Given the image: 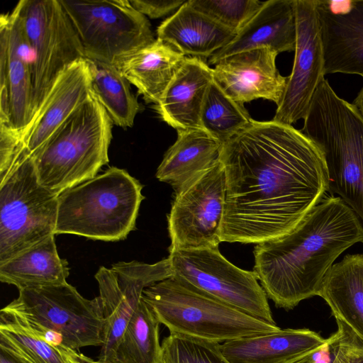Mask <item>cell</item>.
Wrapping results in <instances>:
<instances>
[{
    "instance_id": "484cf974",
    "label": "cell",
    "mask_w": 363,
    "mask_h": 363,
    "mask_svg": "<svg viewBox=\"0 0 363 363\" xmlns=\"http://www.w3.org/2000/svg\"><path fill=\"white\" fill-rule=\"evenodd\" d=\"M55 235L1 263V281L18 289L67 282L68 262L59 256Z\"/></svg>"
},
{
    "instance_id": "ac0fdd59",
    "label": "cell",
    "mask_w": 363,
    "mask_h": 363,
    "mask_svg": "<svg viewBox=\"0 0 363 363\" xmlns=\"http://www.w3.org/2000/svg\"><path fill=\"white\" fill-rule=\"evenodd\" d=\"M91 93V74L84 58L68 67L55 82L21 137L19 155H32Z\"/></svg>"
},
{
    "instance_id": "3957f363",
    "label": "cell",
    "mask_w": 363,
    "mask_h": 363,
    "mask_svg": "<svg viewBox=\"0 0 363 363\" xmlns=\"http://www.w3.org/2000/svg\"><path fill=\"white\" fill-rule=\"evenodd\" d=\"M303 120L302 132L323 155L328 191L337 194L363 224V115L324 79Z\"/></svg>"
},
{
    "instance_id": "7a4b0ae2",
    "label": "cell",
    "mask_w": 363,
    "mask_h": 363,
    "mask_svg": "<svg viewBox=\"0 0 363 363\" xmlns=\"http://www.w3.org/2000/svg\"><path fill=\"white\" fill-rule=\"evenodd\" d=\"M363 243V224L338 196L324 197L289 233L257 244L254 272L277 308L319 296L336 259Z\"/></svg>"
},
{
    "instance_id": "9a60e30c",
    "label": "cell",
    "mask_w": 363,
    "mask_h": 363,
    "mask_svg": "<svg viewBox=\"0 0 363 363\" xmlns=\"http://www.w3.org/2000/svg\"><path fill=\"white\" fill-rule=\"evenodd\" d=\"M1 16L7 29L0 26V118L21 140L32 120V52L16 11Z\"/></svg>"
},
{
    "instance_id": "7c38bea8",
    "label": "cell",
    "mask_w": 363,
    "mask_h": 363,
    "mask_svg": "<svg viewBox=\"0 0 363 363\" xmlns=\"http://www.w3.org/2000/svg\"><path fill=\"white\" fill-rule=\"evenodd\" d=\"M225 199L226 177L220 161L174 192L167 216L169 252L218 247Z\"/></svg>"
},
{
    "instance_id": "30bf717a",
    "label": "cell",
    "mask_w": 363,
    "mask_h": 363,
    "mask_svg": "<svg viewBox=\"0 0 363 363\" xmlns=\"http://www.w3.org/2000/svg\"><path fill=\"white\" fill-rule=\"evenodd\" d=\"M14 9L32 52L33 119L60 74L84 54L60 0H21Z\"/></svg>"
},
{
    "instance_id": "8d00e7d4",
    "label": "cell",
    "mask_w": 363,
    "mask_h": 363,
    "mask_svg": "<svg viewBox=\"0 0 363 363\" xmlns=\"http://www.w3.org/2000/svg\"><path fill=\"white\" fill-rule=\"evenodd\" d=\"M363 115V87L358 94L353 104Z\"/></svg>"
},
{
    "instance_id": "d590c367",
    "label": "cell",
    "mask_w": 363,
    "mask_h": 363,
    "mask_svg": "<svg viewBox=\"0 0 363 363\" xmlns=\"http://www.w3.org/2000/svg\"><path fill=\"white\" fill-rule=\"evenodd\" d=\"M0 363H26L11 352L0 346Z\"/></svg>"
},
{
    "instance_id": "d6986e66",
    "label": "cell",
    "mask_w": 363,
    "mask_h": 363,
    "mask_svg": "<svg viewBox=\"0 0 363 363\" xmlns=\"http://www.w3.org/2000/svg\"><path fill=\"white\" fill-rule=\"evenodd\" d=\"M296 41L294 0L265 1L231 43L208 58V64L215 65L225 57L255 48H269L278 54L294 51Z\"/></svg>"
},
{
    "instance_id": "f1b7e54d",
    "label": "cell",
    "mask_w": 363,
    "mask_h": 363,
    "mask_svg": "<svg viewBox=\"0 0 363 363\" xmlns=\"http://www.w3.org/2000/svg\"><path fill=\"white\" fill-rule=\"evenodd\" d=\"M160 325L142 298L116 347L112 363H160Z\"/></svg>"
},
{
    "instance_id": "1f68e13d",
    "label": "cell",
    "mask_w": 363,
    "mask_h": 363,
    "mask_svg": "<svg viewBox=\"0 0 363 363\" xmlns=\"http://www.w3.org/2000/svg\"><path fill=\"white\" fill-rule=\"evenodd\" d=\"M190 6L236 35L264 4L258 0H189Z\"/></svg>"
},
{
    "instance_id": "83f0119b",
    "label": "cell",
    "mask_w": 363,
    "mask_h": 363,
    "mask_svg": "<svg viewBox=\"0 0 363 363\" xmlns=\"http://www.w3.org/2000/svg\"><path fill=\"white\" fill-rule=\"evenodd\" d=\"M0 346L26 363H82L80 353L46 341L15 320L0 315Z\"/></svg>"
},
{
    "instance_id": "e575fe53",
    "label": "cell",
    "mask_w": 363,
    "mask_h": 363,
    "mask_svg": "<svg viewBox=\"0 0 363 363\" xmlns=\"http://www.w3.org/2000/svg\"><path fill=\"white\" fill-rule=\"evenodd\" d=\"M333 335L322 346L288 363H330L333 357Z\"/></svg>"
},
{
    "instance_id": "2e32d148",
    "label": "cell",
    "mask_w": 363,
    "mask_h": 363,
    "mask_svg": "<svg viewBox=\"0 0 363 363\" xmlns=\"http://www.w3.org/2000/svg\"><path fill=\"white\" fill-rule=\"evenodd\" d=\"M277 55L269 48H260L225 57L212 68L213 80L230 98L240 104L263 99L278 106L287 77L281 75L277 67Z\"/></svg>"
},
{
    "instance_id": "e0dca14e",
    "label": "cell",
    "mask_w": 363,
    "mask_h": 363,
    "mask_svg": "<svg viewBox=\"0 0 363 363\" xmlns=\"http://www.w3.org/2000/svg\"><path fill=\"white\" fill-rule=\"evenodd\" d=\"M325 74L363 77V0H316Z\"/></svg>"
},
{
    "instance_id": "836d02e7",
    "label": "cell",
    "mask_w": 363,
    "mask_h": 363,
    "mask_svg": "<svg viewBox=\"0 0 363 363\" xmlns=\"http://www.w3.org/2000/svg\"><path fill=\"white\" fill-rule=\"evenodd\" d=\"M140 13L150 18H159L178 10L186 1L184 0H129Z\"/></svg>"
},
{
    "instance_id": "4316f807",
    "label": "cell",
    "mask_w": 363,
    "mask_h": 363,
    "mask_svg": "<svg viewBox=\"0 0 363 363\" xmlns=\"http://www.w3.org/2000/svg\"><path fill=\"white\" fill-rule=\"evenodd\" d=\"M84 59L91 74V90L113 123L123 128L133 126L140 106L130 82L116 66Z\"/></svg>"
},
{
    "instance_id": "ba28073f",
    "label": "cell",
    "mask_w": 363,
    "mask_h": 363,
    "mask_svg": "<svg viewBox=\"0 0 363 363\" xmlns=\"http://www.w3.org/2000/svg\"><path fill=\"white\" fill-rule=\"evenodd\" d=\"M58 194L38 181L33 157L21 155L0 182V264L55 235Z\"/></svg>"
},
{
    "instance_id": "603a6c76",
    "label": "cell",
    "mask_w": 363,
    "mask_h": 363,
    "mask_svg": "<svg viewBox=\"0 0 363 363\" xmlns=\"http://www.w3.org/2000/svg\"><path fill=\"white\" fill-rule=\"evenodd\" d=\"M222 148L223 143L203 129L178 130L177 138L164 154L156 177L170 184L176 192L218 164Z\"/></svg>"
},
{
    "instance_id": "44dd1931",
    "label": "cell",
    "mask_w": 363,
    "mask_h": 363,
    "mask_svg": "<svg viewBox=\"0 0 363 363\" xmlns=\"http://www.w3.org/2000/svg\"><path fill=\"white\" fill-rule=\"evenodd\" d=\"M157 35L185 56L204 60L230 43L236 33L186 1L158 26Z\"/></svg>"
},
{
    "instance_id": "4dcf8cb0",
    "label": "cell",
    "mask_w": 363,
    "mask_h": 363,
    "mask_svg": "<svg viewBox=\"0 0 363 363\" xmlns=\"http://www.w3.org/2000/svg\"><path fill=\"white\" fill-rule=\"evenodd\" d=\"M161 346L160 363H230L218 342L169 333Z\"/></svg>"
},
{
    "instance_id": "d4e9b609",
    "label": "cell",
    "mask_w": 363,
    "mask_h": 363,
    "mask_svg": "<svg viewBox=\"0 0 363 363\" xmlns=\"http://www.w3.org/2000/svg\"><path fill=\"white\" fill-rule=\"evenodd\" d=\"M319 296L335 319L363 340V253L347 255L335 263L324 279Z\"/></svg>"
},
{
    "instance_id": "7402d4cb",
    "label": "cell",
    "mask_w": 363,
    "mask_h": 363,
    "mask_svg": "<svg viewBox=\"0 0 363 363\" xmlns=\"http://www.w3.org/2000/svg\"><path fill=\"white\" fill-rule=\"evenodd\" d=\"M328 340L309 329L278 331L220 344L230 363H288L324 345Z\"/></svg>"
},
{
    "instance_id": "8992f818",
    "label": "cell",
    "mask_w": 363,
    "mask_h": 363,
    "mask_svg": "<svg viewBox=\"0 0 363 363\" xmlns=\"http://www.w3.org/2000/svg\"><path fill=\"white\" fill-rule=\"evenodd\" d=\"M143 299L170 333L220 344L281 329L174 276L145 288Z\"/></svg>"
},
{
    "instance_id": "4fadbf2b",
    "label": "cell",
    "mask_w": 363,
    "mask_h": 363,
    "mask_svg": "<svg viewBox=\"0 0 363 363\" xmlns=\"http://www.w3.org/2000/svg\"><path fill=\"white\" fill-rule=\"evenodd\" d=\"M172 275L168 257L155 264L120 262L110 269H99L95 278L104 326L98 360L113 362L116 347L142 301L144 289Z\"/></svg>"
},
{
    "instance_id": "52a82bcc",
    "label": "cell",
    "mask_w": 363,
    "mask_h": 363,
    "mask_svg": "<svg viewBox=\"0 0 363 363\" xmlns=\"http://www.w3.org/2000/svg\"><path fill=\"white\" fill-rule=\"evenodd\" d=\"M1 314L38 335L51 332L74 350L101 346L104 319L99 297L87 299L67 282L18 289Z\"/></svg>"
},
{
    "instance_id": "cb8c5ba5",
    "label": "cell",
    "mask_w": 363,
    "mask_h": 363,
    "mask_svg": "<svg viewBox=\"0 0 363 363\" xmlns=\"http://www.w3.org/2000/svg\"><path fill=\"white\" fill-rule=\"evenodd\" d=\"M186 56L157 38L126 57L116 67L137 87L147 103L156 104L183 65Z\"/></svg>"
},
{
    "instance_id": "5b68a950",
    "label": "cell",
    "mask_w": 363,
    "mask_h": 363,
    "mask_svg": "<svg viewBox=\"0 0 363 363\" xmlns=\"http://www.w3.org/2000/svg\"><path fill=\"white\" fill-rule=\"evenodd\" d=\"M143 185L116 167L58 195L55 235L102 241L126 238L135 228Z\"/></svg>"
},
{
    "instance_id": "9c48e42d",
    "label": "cell",
    "mask_w": 363,
    "mask_h": 363,
    "mask_svg": "<svg viewBox=\"0 0 363 363\" xmlns=\"http://www.w3.org/2000/svg\"><path fill=\"white\" fill-rule=\"evenodd\" d=\"M84 58L116 66L156 39L148 19L129 0H60Z\"/></svg>"
},
{
    "instance_id": "8fae6325",
    "label": "cell",
    "mask_w": 363,
    "mask_h": 363,
    "mask_svg": "<svg viewBox=\"0 0 363 363\" xmlns=\"http://www.w3.org/2000/svg\"><path fill=\"white\" fill-rule=\"evenodd\" d=\"M168 258L172 276L246 314L276 324L255 272L230 262L218 247L177 250L169 252Z\"/></svg>"
},
{
    "instance_id": "277c9868",
    "label": "cell",
    "mask_w": 363,
    "mask_h": 363,
    "mask_svg": "<svg viewBox=\"0 0 363 363\" xmlns=\"http://www.w3.org/2000/svg\"><path fill=\"white\" fill-rule=\"evenodd\" d=\"M113 124L91 90L87 99L30 155L40 184L59 195L95 177L108 163Z\"/></svg>"
},
{
    "instance_id": "ffe728a7",
    "label": "cell",
    "mask_w": 363,
    "mask_h": 363,
    "mask_svg": "<svg viewBox=\"0 0 363 363\" xmlns=\"http://www.w3.org/2000/svg\"><path fill=\"white\" fill-rule=\"evenodd\" d=\"M213 80L205 60L186 57L155 108L163 121L178 130L202 129L201 113Z\"/></svg>"
},
{
    "instance_id": "6da1fadb",
    "label": "cell",
    "mask_w": 363,
    "mask_h": 363,
    "mask_svg": "<svg viewBox=\"0 0 363 363\" xmlns=\"http://www.w3.org/2000/svg\"><path fill=\"white\" fill-rule=\"evenodd\" d=\"M226 199L220 242L259 244L291 232L328 191L319 147L302 130L252 122L223 144Z\"/></svg>"
},
{
    "instance_id": "5bb4252c",
    "label": "cell",
    "mask_w": 363,
    "mask_h": 363,
    "mask_svg": "<svg viewBox=\"0 0 363 363\" xmlns=\"http://www.w3.org/2000/svg\"><path fill=\"white\" fill-rule=\"evenodd\" d=\"M296 41L294 65L274 121L291 125L304 119L325 79V63L316 0H294Z\"/></svg>"
},
{
    "instance_id": "74e56055",
    "label": "cell",
    "mask_w": 363,
    "mask_h": 363,
    "mask_svg": "<svg viewBox=\"0 0 363 363\" xmlns=\"http://www.w3.org/2000/svg\"><path fill=\"white\" fill-rule=\"evenodd\" d=\"M80 359H81L82 363H111V362H102L100 360H94L82 353H80Z\"/></svg>"
},
{
    "instance_id": "d6a6232c",
    "label": "cell",
    "mask_w": 363,
    "mask_h": 363,
    "mask_svg": "<svg viewBox=\"0 0 363 363\" xmlns=\"http://www.w3.org/2000/svg\"><path fill=\"white\" fill-rule=\"evenodd\" d=\"M336 321L330 363H363V340L343 321Z\"/></svg>"
},
{
    "instance_id": "f546056e",
    "label": "cell",
    "mask_w": 363,
    "mask_h": 363,
    "mask_svg": "<svg viewBox=\"0 0 363 363\" xmlns=\"http://www.w3.org/2000/svg\"><path fill=\"white\" fill-rule=\"evenodd\" d=\"M252 120L244 105L230 98L213 80L201 109L202 129L223 144Z\"/></svg>"
}]
</instances>
